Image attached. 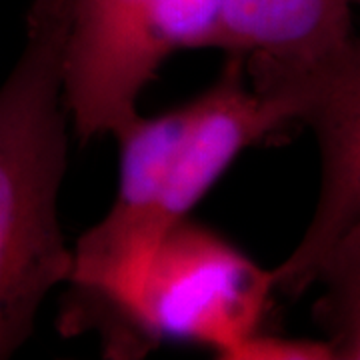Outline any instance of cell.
Instances as JSON below:
<instances>
[{
	"mask_svg": "<svg viewBox=\"0 0 360 360\" xmlns=\"http://www.w3.org/2000/svg\"><path fill=\"white\" fill-rule=\"evenodd\" d=\"M322 150V196L316 219L290 260L274 272L276 286L300 288L359 238L360 86L340 92L312 118Z\"/></svg>",
	"mask_w": 360,
	"mask_h": 360,
	"instance_id": "obj_7",
	"label": "cell"
},
{
	"mask_svg": "<svg viewBox=\"0 0 360 360\" xmlns=\"http://www.w3.org/2000/svg\"><path fill=\"white\" fill-rule=\"evenodd\" d=\"M70 13L72 0L32 2L25 49L0 89V360L30 338L46 295L72 272L58 222Z\"/></svg>",
	"mask_w": 360,
	"mask_h": 360,
	"instance_id": "obj_1",
	"label": "cell"
},
{
	"mask_svg": "<svg viewBox=\"0 0 360 360\" xmlns=\"http://www.w3.org/2000/svg\"><path fill=\"white\" fill-rule=\"evenodd\" d=\"M220 359L226 360H336L340 352L333 342L296 340L281 336H246L234 347L224 350Z\"/></svg>",
	"mask_w": 360,
	"mask_h": 360,
	"instance_id": "obj_9",
	"label": "cell"
},
{
	"mask_svg": "<svg viewBox=\"0 0 360 360\" xmlns=\"http://www.w3.org/2000/svg\"><path fill=\"white\" fill-rule=\"evenodd\" d=\"M200 98L155 118L134 116L116 130L120 182L108 214L78 238L68 283L101 296L124 319L160 243V208L179 148Z\"/></svg>",
	"mask_w": 360,
	"mask_h": 360,
	"instance_id": "obj_4",
	"label": "cell"
},
{
	"mask_svg": "<svg viewBox=\"0 0 360 360\" xmlns=\"http://www.w3.org/2000/svg\"><path fill=\"white\" fill-rule=\"evenodd\" d=\"M158 0H72L63 51V98L82 142L132 120L155 78L150 18Z\"/></svg>",
	"mask_w": 360,
	"mask_h": 360,
	"instance_id": "obj_5",
	"label": "cell"
},
{
	"mask_svg": "<svg viewBox=\"0 0 360 360\" xmlns=\"http://www.w3.org/2000/svg\"><path fill=\"white\" fill-rule=\"evenodd\" d=\"M354 0H226L206 49L236 58L250 89L281 96L309 122L335 94L360 82Z\"/></svg>",
	"mask_w": 360,
	"mask_h": 360,
	"instance_id": "obj_3",
	"label": "cell"
},
{
	"mask_svg": "<svg viewBox=\"0 0 360 360\" xmlns=\"http://www.w3.org/2000/svg\"><path fill=\"white\" fill-rule=\"evenodd\" d=\"M226 0H158L150 18V51L160 65L179 49H206Z\"/></svg>",
	"mask_w": 360,
	"mask_h": 360,
	"instance_id": "obj_8",
	"label": "cell"
},
{
	"mask_svg": "<svg viewBox=\"0 0 360 360\" xmlns=\"http://www.w3.org/2000/svg\"><path fill=\"white\" fill-rule=\"evenodd\" d=\"M290 120H300L295 104L281 96L257 94L243 65L229 58L219 82L200 96L198 115L174 158L158 220L160 238L188 217L246 146Z\"/></svg>",
	"mask_w": 360,
	"mask_h": 360,
	"instance_id": "obj_6",
	"label": "cell"
},
{
	"mask_svg": "<svg viewBox=\"0 0 360 360\" xmlns=\"http://www.w3.org/2000/svg\"><path fill=\"white\" fill-rule=\"evenodd\" d=\"M274 288L272 270L182 219L160 238L124 319L142 338L191 340L220 356L257 333Z\"/></svg>",
	"mask_w": 360,
	"mask_h": 360,
	"instance_id": "obj_2",
	"label": "cell"
}]
</instances>
